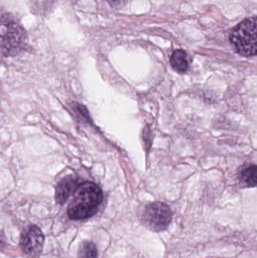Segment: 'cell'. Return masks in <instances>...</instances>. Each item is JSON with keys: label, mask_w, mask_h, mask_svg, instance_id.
<instances>
[{"label": "cell", "mask_w": 257, "mask_h": 258, "mask_svg": "<svg viewBox=\"0 0 257 258\" xmlns=\"http://www.w3.org/2000/svg\"><path fill=\"white\" fill-rule=\"evenodd\" d=\"M2 241H3V240H2V236H1V235H0V248H1V244H2V242H2Z\"/></svg>", "instance_id": "7c38bea8"}, {"label": "cell", "mask_w": 257, "mask_h": 258, "mask_svg": "<svg viewBox=\"0 0 257 258\" xmlns=\"http://www.w3.org/2000/svg\"><path fill=\"white\" fill-rule=\"evenodd\" d=\"M170 64L175 71L178 73H185L188 70L189 63L187 54L182 49L175 50L170 57Z\"/></svg>", "instance_id": "52a82bcc"}, {"label": "cell", "mask_w": 257, "mask_h": 258, "mask_svg": "<svg viewBox=\"0 0 257 258\" xmlns=\"http://www.w3.org/2000/svg\"><path fill=\"white\" fill-rule=\"evenodd\" d=\"M231 43L237 52L244 57L256 54V18L244 20L232 30L229 36Z\"/></svg>", "instance_id": "3957f363"}, {"label": "cell", "mask_w": 257, "mask_h": 258, "mask_svg": "<svg viewBox=\"0 0 257 258\" xmlns=\"http://www.w3.org/2000/svg\"><path fill=\"white\" fill-rule=\"evenodd\" d=\"M78 184V180L73 176H67L62 179L56 187L55 200L57 203L64 204L69 197L72 195Z\"/></svg>", "instance_id": "8992f818"}, {"label": "cell", "mask_w": 257, "mask_h": 258, "mask_svg": "<svg viewBox=\"0 0 257 258\" xmlns=\"http://www.w3.org/2000/svg\"><path fill=\"white\" fill-rule=\"evenodd\" d=\"M112 7L120 9L126 4L128 0H107Z\"/></svg>", "instance_id": "8fae6325"}, {"label": "cell", "mask_w": 257, "mask_h": 258, "mask_svg": "<svg viewBox=\"0 0 257 258\" xmlns=\"http://www.w3.org/2000/svg\"><path fill=\"white\" fill-rule=\"evenodd\" d=\"M256 165H255L246 167L239 174L240 182L247 187L256 186Z\"/></svg>", "instance_id": "ba28073f"}, {"label": "cell", "mask_w": 257, "mask_h": 258, "mask_svg": "<svg viewBox=\"0 0 257 258\" xmlns=\"http://www.w3.org/2000/svg\"><path fill=\"white\" fill-rule=\"evenodd\" d=\"M0 49L5 57H15L25 49L27 33L11 14L0 17Z\"/></svg>", "instance_id": "7a4b0ae2"}, {"label": "cell", "mask_w": 257, "mask_h": 258, "mask_svg": "<svg viewBox=\"0 0 257 258\" xmlns=\"http://www.w3.org/2000/svg\"><path fill=\"white\" fill-rule=\"evenodd\" d=\"M78 258H98L96 245L89 241L83 242L78 248Z\"/></svg>", "instance_id": "9c48e42d"}, {"label": "cell", "mask_w": 257, "mask_h": 258, "mask_svg": "<svg viewBox=\"0 0 257 258\" xmlns=\"http://www.w3.org/2000/svg\"><path fill=\"white\" fill-rule=\"evenodd\" d=\"M71 106H72V110L75 112V114L78 117L81 118V119H84V120H89V115L85 107L78 104V103H72Z\"/></svg>", "instance_id": "30bf717a"}, {"label": "cell", "mask_w": 257, "mask_h": 258, "mask_svg": "<svg viewBox=\"0 0 257 258\" xmlns=\"http://www.w3.org/2000/svg\"><path fill=\"white\" fill-rule=\"evenodd\" d=\"M45 236L37 226L30 225L24 229L21 234V246L25 254L37 257L43 248Z\"/></svg>", "instance_id": "5b68a950"}, {"label": "cell", "mask_w": 257, "mask_h": 258, "mask_svg": "<svg viewBox=\"0 0 257 258\" xmlns=\"http://www.w3.org/2000/svg\"><path fill=\"white\" fill-rule=\"evenodd\" d=\"M72 196L73 198L68 207L67 214L69 218L74 221L93 216L104 200L102 189L93 182L78 183Z\"/></svg>", "instance_id": "6da1fadb"}, {"label": "cell", "mask_w": 257, "mask_h": 258, "mask_svg": "<svg viewBox=\"0 0 257 258\" xmlns=\"http://www.w3.org/2000/svg\"><path fill=\"white\" fill-rule=\"evenodd\" d=\"M172 209L167 204L155 202L148 205L143 213L145 227L153 232H161L168 227L172 221Z\"/></svg>", "instance_id": "277c9868"}]
</instances>
